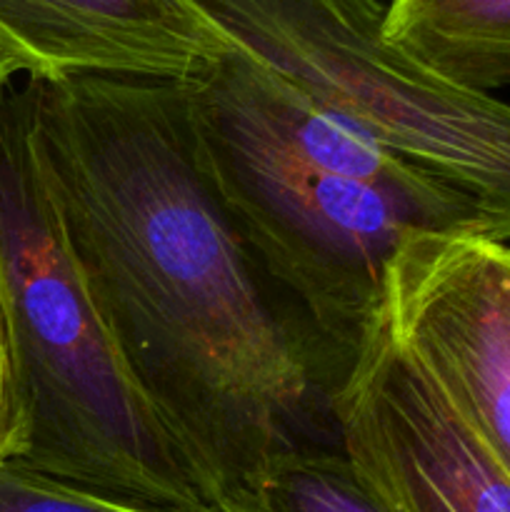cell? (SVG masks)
Masks as SVG:
<instances>
[{"label": "cell", "instance_id": "30bf717a", "mask_svg": "<svg viewBox=\"0 0 510 512\" xmlns=\"http://www.w3.org/2000/svg\"><path fill=\"white\" fill-rule=\"evenodd\" d=\"M0 512H145L95 498L25 465L0 463Z\"/></svg>", "mask_w": 510, "mask_h": 512}, {"label": "cell", "instance_id": "277c9868", "mask_svg": "<svg viewBox=\"0 0 510 512\" xmlns=\"http://www.w3.org/2000/svg\"><path fill=\"white\" fill-rule=\"evenodd\" d=\"M233 48L478 203L510 243V105L385 35L378 0H185Z\"/></svg>", "mask_w": 510, "mask_h": 512}, {"label": "cell", "instance_id": "52a82bcc", "mask_svg": "<svg viewBox=\"0 0 510 512\" xmlns=\"http://www.w3.org/2000/svg\"><path fill=\"white\" fill-rule=\"evenodd\" d=\"M0 43L28 75L185 80L230 43L185 0H0Z\"/></svg>", "mask_w": 510, "mask_h": 512}, {"label": "cell", "instance_id": "5b68a950", "mask_svg": "<svg viewBox=\"0 0 510 512\" xmlns=\"http://www.w3.org/2000/svg\"><path fill=\"white\" fill-rule=\"evenodd\" d=\"M355 475L388 512H510V475L383 315L330 395Z\"/></svg>", "mask_w": 510, "mask_h": 512}, {"label": "cell", "instance_id": "3957f363", "mask_svg": "<svg viewBox=\"0 0 510 512\" xmlns=\"http://www.w3.org/2000/svg\"><path fill=\"white\" fill-rule=\"evenodd\" d=\"M0 305L25 413L15 463L135 510L235 512L130 373L70 248L28 100L13 85L0 95Z\"/></svg>", "mask_w": 510, "mask_h": 512}, {"label": "cell", "instance_id": "ba28073f", "mask_svg": "<svg viewBox=\"0 0 510 512\" xmlns=\"http://www.w3.org/2000/svg\"><path fill=\"white\" fill-rule=\"evenodd\" d=\"M385 35L465 88L510 85V0H390Z\"/></svg>", "mask_w": 510, "mask_h": 512}, {"label": "cell", "instance_id": "8992f818", "mask_svg": "<svg viewBox=\"0 0 510 512\" xmlns=\"http://www.w3.org/2000/svg\"><path fill=\"white\" fill-rule=\"evenodd\" d=\"M385 318L510 475V243L413 235L390 265Z\"/></svg>", "mask_w": 510, "mask_h": 512}, {"label": "cell", "instance_id": "7c38bea8", "mask_svg": "<svg viewBox=\"0 0 510 512\" xmlns=\"http://www.w3.org/2000/svg\"><path fill=\"white\" fill-rule=\"evenodd\" d=\"M18 73L28 75V65H25V60L20 58L15 50H10L8 45L0 43V95L13 85V78Z\"/></svg>", "mask_w": 510, "mask_h": 512}, {"label": "cell", "instance_id": "7a4b0ae2", "mask_svg": "<svg viewBox=\"0 0 510 512\" xmlns=\"http://www.w3.org/2000/svg\"><path fill=\"white\" fill-rule=\"evenodd\" d=\"M180 83L205 175L323 345L338 383L383 315L390 265L405 240H500L478 203L233 45Z\"/></svg>", "mask_w": 510, "mask_h": 512}, {"label": "cell", "instance_id": "8fae6325", "mask_svg": "<svg viewBox=\"0 0 510 512\" xmlns=\"http://www.w3.org/2000/svg\"><path fill=\"white\" fill-rule=\"evenodd\" d=\"M25 445V413L20 398L18 368H15L13 343L0 305V463L20 455Z\"/></svg>", "mask_w": 510, "mask_h": 512}, {"label": "cell", "instance_id": "9c48e42d", "mask_svg": "<svg viewBox=\"0 0 510 512\" xmlns=\"http://www.w3.org/2000/svg\"><path fill=\"white\" fill-rule=\"evenodd\" d=\"M240 512H388L355 475L343 448L300 450L280 460Z\"/></svg>", "mask_w": 510, "mask_h": 512}, {"label": "cell", "instance_id": "6da1fadb", "mask_svg": "<svg viewBox=\"0 0 510 512\" xmlns=\"http://www.w3.org/2000/svg\"><path fill=\"white\" fill-rule=\"evenodd\" d=\"M30 135L143 393L240 512L288 455L340 448L338 378L200 165L180 80L28 75Z\"/></svg>", "mask_w": 510, "mask_h": 512}]
</instances>
